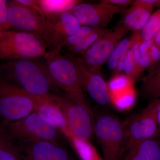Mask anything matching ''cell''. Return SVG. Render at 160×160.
<instances>
[{
	"mask_svg": "<svg viewBox=\"0 0 160 160\" xmlns=\"http://www.w3.org/2000/svg\"><path fill=\"white\" fill-rule=\"evenodd\" d=\"M1 67L2 71L17 82L18 86L31 95L45 97L51 93L63 94L45 64L33 59L15 60L7 61Z\"/></svg>",
	"mask_w": 160,
	"mask_h": 160,
	"instance_id": "1",
	"label": "cell"
},
{
	"mask_svg": "<svg viewBox=\"0 0 160 160\" xmlns=\"http://www.w3.org/2000/svg\"><path fill=\"white\" fill-rule=\"evenodd\" d=\"M43 57L50 77L63 94L80 104L87 105L74 56L48 51Z\"/></svg>",
	"mask_w": 160,
	"mask_h": 160,
	"instance_id": "2",
	"label": "cell"
},
{
	"mask_svg": "<svg viewBox=\"0 0 160 160\" xmlns=\"http://www.w3.org/2000/svg\"><path fill=\"white\" fill-rule=\"evenodd\" d=\"M48 96L31 95L18 86L0 78V118L5 126L22 119L47 104Z\"/></svg>",
	"mask_w": 160,
	"mask_h": 160,
	"instance_id": "3",
	"label": "cell"
},
{
	"mask_svg": "<svg viewBox=\"0 0 160 160\" xmlns=\"http://www.w3.org/2000/svg\"><path fill=\"white\" fill-rule=\"evenodd\" d=\"M4 127L17 142L44 141L57 144L64 143L65 134L60 126L38 111Z\"/></svg>",
	"mask_w": 160,
	"mask_h": 160,
	"instance_id": "4",
	"label": "cell"
},
{
	"mask_svg": "<svg viewBox=\"0 0 160 160\" xmlns=\"http://www.w3.org/2000/svg\"><path fill=\"white\" fill-rule=\"evenodd\" d=\"M94 135L99 144L104 160H122L127 151L124 122L116 117L101 113L94 118Z\"/></svg>",
	"mask_w": 160,
	"mask_h": 160,
	"instance_id": "5",
	"label": "cell"
},
{
	"mask_svg": "<svg viewBox=\"0 0 160 160\" xmlns=\"http://www.w3.org/2000/svg\"><path fill=\"white\" fill-rule=\"evenodd\" d=\"M49 97L62 114L68 131L66 136L90 142L94 135V117L88 106L64 94L51 93Z\"/></svg>",
	"mask_w": 160,
	"mask_h": 160,
	"instance_id": "6",
	"label": "cell"
},
{
	"mask_svg": "<svg viewBox=\"0 0 160 160\" xmlns=\"http://www.w3.org/2000/svg\"><path fill=\"white\" fill-rule=\"evenodd\" d=\"M47 49L38 35L12 30L0 32V61L33 59L44 57Z\"/></svg>",
	"mask_w": 160,
	"mask_h": 160,
	"instance_id": "7",
	"label": "cell"
},
{
	"mask_svg": "<svg viewBox=\"0 0 160 160\" xmlns=\"http://www.w3.org/2000/svg\"><path fill=\"white\" fill-rule=\"evenodd\" d=\"M128 32L120 23L114 28L108 29L104 35L83 53L80 59L89 70L101 74L102 66L107 62L115 48Z\"/></svg>",
	"mask_w": 160,
	"mask_h": 160,
	"instance_id": "8",
	"label": "cell"
},
{
	"mask_svg": "<svg viewBox=\"0 0 160 160\" xmlns=\"http://www.w3.org/2000/svg\"><path fill=\"white\" fill-rule=\"evenodd\" d=\"M127 140V151L137 143L156 137L158 131L155 100L124 122Z\"/></svg>",
	"mask_w": 160,
	"mask_h": 160,
	"instance_id": "9",
	"label": "cell"
},
{
	"mask_svg": "<svg viewBox=\"0 0 160 160\" xmlns=\"http://www.w3.org/2000/svg\"><path fill=\"white\" fill-rule=\"evenodd\" d=\"M42 38L49 51L61 52L65 40L82 26L71 11L46 19Z\"/></svg>",
	"mask_w": 160,
	"mask_h": 160,
	"instance_id": "10",
	"label": "cell"
},
{
	"mask_svg": "<svg viewBox=\"0 0 160 160\" xmlns=\"http://www.w3.org/2000/svg\"><path fill=\"white\" fill-rule=\"evenodd\" d=\"M122 7L100 1L97 4L82 2L71 10L82 26L105 29L116 14L121 12Z\"/></svg>",
	"mask_w": 160,
	"mask_h": 160,
	"instance_id": "11",
	"label": "cell"
},
{
	"mask_svg": "<svg viewBox=\"0 0 160 160\" xmlns=\"http://www.w3.org/2000/svg\"><path fill=\"white\" fill-rule=\"evenodd\" d=\"M8 17L11 27L42 38L46 20L36 12L14 0L8 2Z\"/></svg>",
	"mask_w": 160,
	"mask_h": 160,
	"instance_id": "12",
	"label": "cell"
},
{
	"mask_svg": "<svg viewBox=\"0 0 160 160\" xmlns=\"http://www.w3.org/2000/svg\"><path fill=\"white\" fill-rule=\"evenodd\" d=\"M17 142L24 160H75L64 143L34 141Z\"/></svg>",
	"mask_w": 160,
	"mask_h": 160,
	"instance_id": "13",
	"label": "cell"
},
{
	"mask_svg": "<svg viewBox=\"0 0 160 160\" xmlns=\"http://www.w3.org/2000/svg\"><path fill=\"white\" fill-rule=\"evenodd\" d=\"M74 56L79 70L83 91H86L93 101L100 106L111 105L107 84L101 74L89 70L80 58Z\"/></svg>",
	"mask_w": 160,
	"mask_h": 160,
	"instance_id": "14",
	"label": "cell"
},
{
	"mask_svg": "<svg viewBox=\"0 0 160 160\" xmlns=\"http://www.w3.org/2000/svg\"><path fill=\"white\" fill-rule=\"evenodd\" d=\"M153 7L145 0L133 1L128 9L122 10L120 24L129 31H142L152 14Z\"/></svg>",
	"mask_w": 160,
	"mask_h": 160,
	"instance_id": "15",
	"label": "cell"
},
{
	"mask_svg": "<svg viewBox=\"0 0 160 160\" xmlns=\"http://www.w3.org/2000/svg\"><path fill=\"white\" fill-rule=\"evenodd\" d=\"M122 160H160V143L155 138L140 142L126 152Z\"/></svg>",
	"mask_w": 160,
	"mask_h": 160,
	"instance_id": "16",
	"label": "cell"
},
{
	"mask_svg": "<svg viewBox=\"0 0 160 160\" xmlns=\"http://www.w3.org/2000/svg\"><path fill=\"white\" fill-rule=\"evenodd\" d=\"M0 160H24L17 143L2 128H0Z\"/></svg>",
	"mask_w": 160,
	"mask_h": 160,
	"instance_id": "17",
	"label": "cell"
},
{
	"mask_svg": "<svg viewBox=\"0 0 160 160\" xmlns=\"http://www.w3.org/2000/svg\"><path fill=\"white\" fill-rule=\"evenodd\" d=\"M46 18L58 15L71 11L78 4L82 2L80 0H38Z\"/></svg>",
	"mask_w": 160,
	"mask_h": 160,
	"instance_id": "18",
	"label": "cell"
},
{
	"mask_svg": "<svg viewBox=\"0 0 160 160\" xmlns=\"http://www.w3.org/2000/svg\"><path fill=\"white\" fill-rule=\"evenodd\" d=\"M142 84L141 92L143 97L152 101L160 98V64L149 71Z\"/></svg>",
	"mask_w": 160,
	"mask_h": 160,
	"instance_id": "19",
	"label": "cell"
},
{
	"mask_svg": "<svg viewBox=\"0 0 160 160\" xmlns=\"http://www.w3.org/2000/svg\"><path fill=\"white\" fill-rule=\"evenodd\" d=\"M68 138L81 160H104L90 142H84L70 136Z\"/></svg>",
	"mask_w": 160,
	"mask_h": 160,
	"instance_id": "20",
	"label": "cell"
},
{
	"mask_svg": "<svg viewBox=\"0 0 160 160\" xmlns=\"http://www.w3.org/2000/svg\"><path fill=\"white\" fill-rule=\"evenodd\" d=\"M111 105L120 111H127L131 109L135 103L136 94L134 88L122 93L110 96Z\"/></svg>",
	"mask_w": 160,
	"mask_h": 160,
	"instance_id": "21",
	"label": "cell"
},
{
	"mask_svg": "<svg viewBox=\"0 0 160 160\" xmlns=\"http://www.w3.org/2000/svg\"><path fill=\"white\" fill-rule=\"evenodd\" d=\"M133 81L125 74H115L107 84L110 96L115 95L133 88Z\"/></svg>",
	"mask_w": 160,
	"mask_h": 160,
	"instance_id": "22",
	"label": "cell"
},
{
	"mask_svg": "<svg viewBox=\"0 0 160 160\" xmlns=\"http://www.w3.org/2000/svg\"><path fill=\"white\" fill-rule=\"evenodd\" d=\"M107 30L106 29L97 28L83 41L68 50L73 56L76 54L80 55L82 56L87 49L106 33Z\"/></svg>",
	"mask_w": 160,
	"mask_h": 160,
	"instance_id": "23",
	"label": "cell"
},
{
	"mask_svg": "<svg viewBox=\"0 0 160 160\" xmlns=\"http://www.w3.org/2000/svg\"><path fill=\"white\" fill-rule=\"evenodd\" d=\"M132 38H125L119 43L107 61V65L109 70L114 71L118 62L126 55V52L130 48L132 43Z\"/></svg>",
	"mask_w": 160,
	"mask_h": 160,
	"instance_id": "24",
	"label": "cell"
},
{
	"mask_svg": "<svg viewBox=\"0 0 160 160\" xmlns=\"http://www.w3.org/2000/svg\"><path fill=\"white\" fill-rule=\"evenodd\" d=\"M160 30V8L152 14L148 22L140 32V36L142 41L153 38Z\"/></svg>",
	"mask_w": 160,
	"mask_h": 160,
	"instance_id": "25",
	"label": "cell"
},
{
	"mask_svg": "<svg viewBox=\"0 0 160 160\" xmlns=\"http://www.w3.org/2000/svg\"><path fill=\"white\" fill-rule=\"evenodd\" d=\"M97 28L88 26H81L74 34L68 37L64 42L63 48L69 49L83 41Z\"/></svg>",
	"mask_w": 160,
	"mask_h": 160,
	"instance_id": "26",
	"label": "cell"
},
{
	"mask_svg": "<svg viewBox=\"0 0 160 160\" xmlns=\"http://www.w3.org/2000/svg\"><path fill=\"white\" fill-rule=\"evenodd\" d=\"M123 72L125 75L133 81L139 77L141 74L136 65L131 48L127 51L125 55Z\"/></svg>",
	"mask_w": 160,
	"mask_h": 160,
	"instance_id": "27",
	"label": "cell"
},
{
	"mask_svg": "<svg viewBox=\"0 0 160 160\" xmlns=\"http://www.w3.org/2000/svg\"><path fill=\"white\" fill-rule=\"evenodd\" d=\"M11 28L8 17V1L0 0V32L9 30Z\"/></svg>",
	"mask_w": 160,
	"mask_h": 160,
	"instance_id": "28",
	"label": "cell"
},
{
	"mask_svg": "<svg viewBox=\"0 0 160 160\" xmlns=\"http://www.w3.org/2000/svg\"><path fill=\"white\" fill-rule=\"evenodd\" d=\"M151 66L149 71L153 70L160 62V48L153 43L149 50Z\"/></svg>",
	"mask_w": 160,
	"mask_h": 160,
	"instance_id": "29",
	"label": "cell"
},
{
	"mask_svg": "<svg viewBox=\"0 0 160 160\" xmlns=\"http://www.w3.org/2000/svg\"><path fill=\"white\" fill-rule=\"evenodd\" d=\"M17 1L19 3L36 12L43 18H46L42 9L39 3L38 0H17Z\"/></svg>",
	"mask_w": 160,
	"mask_h": 160,
	"instance_id": "30",
	"label": "cell"
},
{
	"mask_svg": "<svg viewBox=\"0 0 160 160\" xmlns=\"http://www.w3.org/2000/svg\"><path fill=\"white\" fill-rule=\"evenodd\" d=\"M151 66L149 52L140 53L139 67L141 73L147 69H150Z\"/></svg>",
	"mask_w": 160,
	"mask_h": 160,
	"instance_id": "31",
	"label": "cell"
},
{
	"mask_svg": "<svg viewBox=\"0 0 160 160\" xmlns=\"http://www.w3.org/2000/svg\"><path fill=\"white\" fill-rule=\"evenodd\" d=\"M101 1L107 4L119 6L122 8L131 5L133 2V1L131 0H102Z\"/></svg>",
	"mask_w": 160,
	"mask_h": 160,
	"instance_id": "32",
	"label": "cell"
},
{
	"mask_svg": "<svg viewBox=\"0 0 160 160\" xmlns=\"http://www.w3.org/2000/svg\"><path fill=\"white\" fill-rule=\"evenodd\" d=\"M156 102V114L158 126L160 130V98L155 100Z\"/></svg>",
	"mask_w": 160,
	"mask_h": 160,
	"instance_id": "33",
	"label": "cell"
},
{
	"mask_svg": "<svg viewBox=\"0 0 160 160\" xmlns=\"http://www.w3.org/2000/svg\"><path fill=\"white\" fill-rule=\"evenodd\" d=\"M146 2L149 3L154 7H160V0H145Z\"/></svg>",
	"mask_w": 160,
	"mask_h": 160,
	"instance_id": "34",
	"label": "cell"
},
{
	"mask_svg": "<svg viewBox=\"0 0 160 160\" xmlns=\"http://www.w3.org/2000/svg\"><path fill=\"white\" fill-rule=\"evenodd\" d=\"M153 39L154 44L160 48V30L156 34Z\"/></svg>",
	"mask_w": 160,
	"mask_h": 160,
	"instance_id": "35",
	"label": "cell"
}]
</instances>
